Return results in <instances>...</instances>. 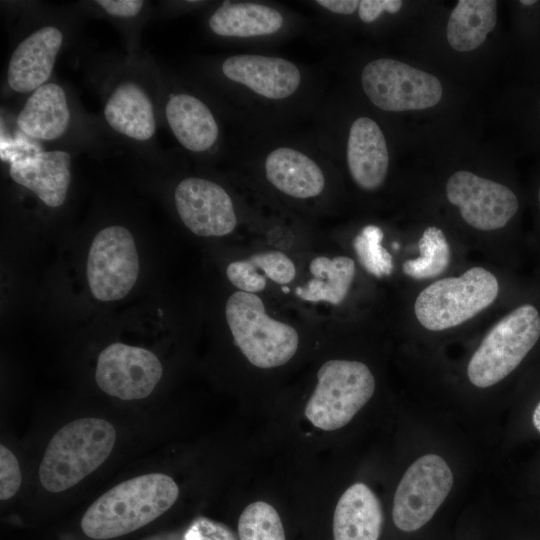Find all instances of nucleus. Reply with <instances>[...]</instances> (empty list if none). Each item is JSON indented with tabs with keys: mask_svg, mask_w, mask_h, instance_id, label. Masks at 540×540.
<instances>
[{
	"mask_svg": "<svg viewBox=\"0 0 540 540\" xmlns=\"http://www.w3.org/2000/svg\"><path fill=\"white\" fill-rule=\"evenodd\" d=\"M213 75L244 131L292 127L319 108L318 77L286 57L229 54L216 61Z\"/></svg>",
	"mask_w": 540,
	"mask_h": 540,
	"instance_id": "nucleus-1",
	"label": "nucleus"
},
{
	"mask_svg": "<svg viewBox=\"0 0 540 540\" xmlns=\"http://www.w3.org/2000/svg\"><path fill=\"white\" fill-rule=\"evenodd\" d=\"M240 157L279 195L306 202L325 195L329 150L315 131L292 127L244 131Z\"/></svg>",
	"mask_w": 540,
	"mask_h": 540,
	"instance_id": "nucleus-2",
	"label": "nucleus"
},
{
	"mask_svg": "<svg viewBox=\"0 0 540 540\" xmlns=\"http://www.w3.org/2000/svg\"><path fill=\"white\" fill-rule=\"evenodd\" d=\"M176 482L163 473L128 479L97 498L81 519L83 533L106 540L136 531L157 519L177 500Z\"/></svg>",
	"mask_w": 540,
	"mask_h": 540,
	"instance_id": "nucleus-3",
	"label": "nucleus"
},
{
	"mask_svg": "<svg viewBox=\"0 0 540 540\" xmlns=\"http://www.w3.org/2000/svg\"><path fill=\"white\" fill-rule=\"evenodd\" d=\"M116 441L113 425L100 418H81L59 429L51 438L39 467L44 489L65 491L102 465Z\"/></svg>",
	"mask_w": 540,
	"mask_h": 540,
	"instance_id": "nucleus-4",
	"label": "nucleus"
},
{
	"mask_svg": "<svg viewBox=\"0 0 540 540\" xmlns=\"http://www.w3.org/2000/svg\"><path fill=\"white\" fill-rule=\"evenodd\" d=\"M225 318L235 345L255 367L269 369L290 361L299 334L288 323L271 317L260 296L236 291L225 304Z\"/></svg>",
	"mask_w": 540,
	"mask_h": 540,
	"instance_id": "nucleus-5",
	"label": "nucleus"
},
{
	"mask_svg": "<svg viewBox=\"0 0 540 540\" xmlns=\"http://www.w3.org/2000/svg\"><path fill=\"white\" fill-rule=\"evenodd\" d=\"M498 292V280L493 273L472 267L459 277L442 278L423 289L414 304L415 315L428 330H446L490 306Z\"/></svg>",
	"mask_w": 540,
	"mask_h": 540,
	"instance_id": "nucleus-6",
	"label": "nucleus"
},
{
	"mask_svg": "<svg viewBox=\"0 0 540 540\" xmlns=\"http://www.w3.org/2000/svg\"><path fill=\"white\" fill-rule=\"evenodd\" d=\"M374 390L375 379L366 364L328 360L317 372V384L306 403L305 417L319 429H340L370 400Z\"/></svg>",
	"mask_w": 540,
	"mask_h": 540,
	"instance_id": "nucleus-7",
	"label": "nucleus"
},
{
	"mask_svg": "<svg viewBox=\"0 0 540 540\" xmlns=\"http://www.w3.org/2000/svg\"><path fill=\"white\" fill-rule=\"evenodd\" d=\"M540 337V314L531 304H523L500 319L486 334L472 355L469 381L487 388L514 371Z\"/></svg>",
	"mask_w": 540,
	"mask_h": 540,
	"instance_id": "nucleus-8",
	"label": "nucleus"
},
{
	"mask_svg": "<svg viewBox=\"0 0 540 540\" xmlns=\"http://www.w3.org/2000/svg\"><path fill=\"white\" fill-rule=\"evenodd\" d=\"M209 32L244 46L278 43L303 28V20L282 5L264 1L220 2L206 20Z\"/></svg>",
	"mask_w": 540,
	"mask_h": 540,
	"instance_id": "nucleus-9",
	"label": "nucleus"
},
{
	"mask_svg": "<svg viewBox=\"0 0 540 540\" xmlns=\"http://www.w3.org/2000/svg\"><path fill=\"white\" fill-rule=\"evenodd\" d=\"M360 85L367 99L385 112L431 108L443 92L434 75L392 58L367 62L360 73Z\"/></svg>",
	"mask_w": 540,
	"mask_h": 540,
	"instance_id": "nucleus-10",
	"label": "nucleus"
},
{
	"mask_svg": "<svg viewBox=\"0 0 540 540\" xmlns=\"http://www.w3.org/2000/svg\"><path fill=\"white\" fill-rule=\"evenodd\" d=\"M139 256L132 233L122 225H109L94 236L87 256L86 277L98 301L123 299L139 275Z\"/></svg>",
	"mask_w": 540,
	"mask_h": 540,
	"instance_id": "nucleus-11",
	"label": "nucleus"
},
{
	"mask_svg": "<svg viewBox=\"0 0 540 540\" xmlns=\"http://www.w3.org/2000/svg\"><path fill=\"white\" fill-rule=\"evenodd\" d=\"M453 474L439 455L426 454L413 462L399 482L393 500L396 527L412 532L423 527L447 498Z\"/></svg>",
	"mask_w": 540,
	"mask_h": 540,
	"instance_id": "nucleus-12",
	"label": "nucleus"
},
{
	"mask_svg": "<svg viewBox=\"0 0 540 540\" xmlns=\"http://www.w3.org/2000/svg\"><path fill=\"white\" fill-rule=\"evenodd\" d=\"M174 206L183 225L199 237H223L238 225V214L231 194L218 182L187 176L175 186Z\"/></svg>",
	"mask_w": 540,
	"mask_h": 540,
	"instance_id": "nucleus-13",
	"label": "nucleus"
},
{
	"mask_svg": "<svg viewBox=\"0 0 540 540\" xmlns=\"http://www.w3.org/2000/svg\"><path fill=\"white\" fill-rule=\"evenodd\" d=\"M162 374V363L152 351L115 342L100 352L95 381L104 393L112 397L137 400L154 391Z\"/></svg>",
	"mask_w": 540,
	"mask_h": 540,
	"instance_id": "nucleus-14",
	"label": "nucleus"
},
{
	"mask_svg": "<svg viewBox=\"0 0 540 540\" xmlns=\"http://www.w3.org/2000/svg\"><path fill=\"white\" fill-rule=\"evenodd\" d=\"M446 195L459 208L463 220L482 231L504 227L519 208L518 198L510 188L464 170L449 177Z\"/></svg>",
	"mask_w": 540,
	"mask_h": 540,
	"instance_id": "nucleus-15",
	"label": "nucleus"
},
{
	"mask_svg": "<svg viewBox=\"0 0 540 540\" xmlns=\"http://www.w3.org/2000/svg\"><path fill=\"white\" fill-rule=\"evenodd\" d=\"M166 123L174 138L195 156H210L222 145V126L209 103L189 90L172 91L164 105Z\"/></svg>",
	"mask_w": 540,
	"mask_h": 540,
	"instance_id": "nucleus-16",
	"label": "nucleus"
},
{
	"mask_svg": "<svg viewBox=\"0 0 540 540\" xmlns=\"http://www.w3.org/2000/svg\"><path fill=\"white\" fill-rule=\"evenodd\" d=\"M64 33L56 25H43L26 35L14 48L8 61L6 80L9 88L30 94L49 82Z\"/></svg>",
	"mask_w": 540,
	"mask_h": 540,
	"instance_id": "nucleus-17",
	"label": "nucleus"
},
{
	"mask_svg": "<svg viewBox=\"0 0 540 540\" xmlns=\"http://www.w3.org/2000/svg\"><path fill=\"white\" fill-rule=\"evenodd\" d=\"M344 158L350 178L368 192L379 189L389 170V150L380 125L371 117L358 116L347 131Z\"/></svg>",
	"mask_w": 540,
	"mask_h": 540,
	"instance_id": "nucleus-18",
	"label": "nucleus"
},
{
	"mask_svg": "<svg viewBox=\"0 0 540 540\" xmlns=\"http://www.w3.org/2000/svg\"><path fill=\"white\" fill-rule=\"evenodd\" d=\"M9 174L50 208L61 207L71 183V155L65 150H46L10 161Z\"/></svg>",
	"mask_w": 540,
	"mask_h": 540,
	"instance_id": "nucleus-19",
	"label": "nucleus"
},
{
	"mask_svg": "<svg viewBox=\"0 0 540 540\" xmlns=\"http://www.w3.org/2000/svg\"><path fill=\"white\" fill-rule=\"evenodd\" d=\"M107 125L117 134L135 142H148L156 134L155 107L147 90L126 79L110 91L103 106Z\"/></svg>",
	"mask_w": 540,
	"mask_h": 540,
	"instance_id": "nucleus-20",
	"label": "nucleus"
},
{
	"mask_svg": "<svg viewBox=\"0 0 540 540\" xmlns=\"http://www.w3.org/2000/svg\"><path fill=\"white\" fill-rule=\"evenodd\" d=\"M71 117L65 89L49 81L29 94L17 115L16 124L30 139L53 141L67 132Z\"/></svg>",
	"mask_w": 540,
	"mask_h": 540,
	"instance_id": "nucleus-21",
	"label": "nucleus"
},
{
	"mask_svg": "<svg viewBox=\"0 0 540 540\" xmlns=\"http://www.w3.org/2000/svg\"><path fill=\"white\" fill-rule=\"evenodd\" d=\"M383 512L375 493L364 483L348 487L333 516V540H378Z\"/></svg>",
	"mask_w": 540,
	"mask_h": 540,
	"instance_id": "nucleus-22",
	"label": "nucleus"
},
{
	"mask_svg": "<svg viewBox=\"0 0 540 540\" xmlns=\"http://www.w3.org/2000/svg\"><path fill=\"white\" fill-rule=\"evenodd\" d=\"M312 276L295 294L303 301L331 305L341 304L349 293L354 280L355 261L347 256H317L309 264Z\"/></svg>",
	"mask_w": 540,
	"mask_h": 540,
	"instance_id": "nucleus-23",
	"label": "nucleus"
},
{
	"mask_svg": "<svg viewBox=\"0 0 540 540\" xmlns=\"http://www.w3.org/2000/svg\"><path fill=\"white\" fill-rule=\"evenodd\" d=\"M496 20V1L459 0L448 19V43L456 51H472L485 41Z\"/></svg>",
	"mask_w": 540,
	"mask_h": 540,
	"instance_id": "nucleus-24",
	"label": "nucleus"
},
{
	"mask_svg": "<svg viewBox=\"0 0 540 540\" xmlns=\"http://www.w3.org/2000/svg\"><path fill=\"white\" fill-rule=\"evenodd\" d=\"M420 256L403 263V272L414 279H429L441 275L449 266L450 247L440 228L425 229L418 242Z\"/></svg>",
	"mask_w": 540,
	"mask_h": 540,
	"instance_id": "nucleus-25",
	"label": "nucleus"
},
{
	"mask_svg": "<svg viewBox=\"0 0 540 540\" xmlns=\"http://www.w3.org/2000/svg\"><path fill=\"white\" fill-rule=\"evenodd\" d=\"M239 540H286L276 509L263 501L249 504L238 520Z\"/></svg>",
	"mask_w": 540,
	"mask_h": 540,
	"instance_id": "nucleus-26",
	"label": "nucleus"
},
{
	"mask_svg": "<svg viewBox=\"0 0 540 540\" xmlns=\"http://www.w3.org/2000/svg\"><path fill=\"white\" fill-rule=\"evenodd\" d=\"M384 234L376 225H366L354 237L352 246L360 265L371 275L381 278L393 270L391 254L383 247Z\"/></svg>",
	"mask_w": 540,
	"mask_h": 540,
	"instance_id": "nucleus-27",
	"label": "nucleus"
},
{
	"mask_svg": "<svg viewBox=\"0 0 540 540\" xmlns=\"http://www.w3.org/2000/svg\"><path fill=\"white\" fill-rule=\"evenodd\" d=\"M263 275L280 285L291 283L296 277L292 259L278 250L258 252L247 258Z\"/></svg>",
	"mask_w": 540,
	"mask_h": 540,
	"instance_id": "nucleus-28",
	"label": "nucleus"
},
{
	"mask_svg": "<svg viewBox=\"0 0 540 540\" xmlns=\"http://www.w3.org/2000/svg\"><path fill=\"white\" fill-rule=\"evenodd\" d=\"M226 276L238 291L257 294L267 286V278L259 273L248 260H236L228 264Z\"/></svg>",
	"mask_w": 540,
	"mask_h": 540,
	"instance_id": "nucleus-29",
	"label": "nucleus"
},
{
	"mask_svg": "<svg viewBox=\"0 0 540 540\" xmlns=\"http://www.w3.org/2000/svg\"><path fill=\"white\" fill-rule=\"evenodd\" d=\"M21 472L17 458L4 445H0V499L13 497L21 485Z\"/></svg>",
	"mask_w": 540,
	"mask_h": 540,
	"instance_id": "nucleus-30",
	"label": "nucleus"
},
{
	"mask_svg": "<svg viewBox=\"0 0 540 540\" xmlns=\"http://www.w3.org/2000/svg\"><path fill=\"white\" fill-rule=\"evenodd\" d=\"M402 6L401 0H360L354 13H357L361 22L372 24L384 13H398Z\"/></svg>",
	"mask_w": 540,
	"mask_h": 540,
	"instance_id": "nucleus-31",
	"label": "nucleus"
},
{
	"mask_svg": "<svg viewBox=\"0 0 540 540\" xmlns=\"http://www.w3.org/2000/svg\"><path fill=\"white\" fill-rule=\"evenodd\" d=\"M188 530L196 540H237L230 528L208 518H197Z\"/></svg>",
	"mask_w": 540,
	"mask_h": 540,
	"instance_id": "nucleus-32",
	"label": "nucleus"
},
{
	"mask_svg": "<svg viewBox=\"0 0 540 540\" xmlns=\"http://www.w3.org/2000/svg\"><path fill=\"white\" fill-rule=\"evenodd\" d=\"M94 3L115 18H132L140 14L145 2L141 0H98Z\"/></svg>",
	"mask_w": 540,
	"mask_h": 540,
	"instance_id": "nucleus-33",
	"label": "nucleus"
},
{
	"mask_svg": "<svg viewBox=\"0 0 540 540\" xmlns=\"http://www.w3.org/2000/svg\"><path fill=\"white\" fill-rule=\"evenodd\" d=\"M532 422L537 431L540 432V402L536 405L534 409L532 415Z\"/></svg>",
	"mask_w": 540,
	"mask_h": 540,
	"instance_id": "nucleus-34",
	"label": "nucleus"
},
{
	"mask_svg": "<svg viewBox=\"0 0 540 540\" xmlns=\"http://www.w3.org/2000/svg\"><path fill=\"white\" fill-rule=\"evenodd\" d=\"M538 200H539V205H540V186H539V189H538Z\"/></svg>",
	"mask_w": 540,
	"mask_h": 540,
	"instance_id": "nucleus-35",
	"label": "nucleus"
}]
</instances>
